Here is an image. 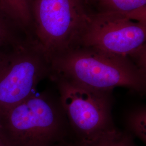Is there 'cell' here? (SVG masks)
Returning <instances> with one entry per match:
<instances>
[{
    "instance_id": "6",
    "label": "cell",
    "mask_w": 146,
    "mask_h": 146,
    "mask_svg": "<svg viewBox=\"0 0 146 146\" xmlns=\"http://www.w3.org/2000/svg\"><path fill=\"white\" fill-rule=\"evenodd\" d=\"M51 72L49 58L32 35H28L12 49L0 73V114L35 93Z\"/></svg>"
},
{
    "instance_id": "2",
    "label": "cell",
    "mask_w": 146,
    "mask_h": 146,
    "mask_svg": "<svg viewBox=\"0 0 146 146\" xmlns=\"http://www.w3.org/2000/svg\"><path fill=\"white\" fill-rule=\"evenodd\" d=\"M1 131L11 146H52L72 135L58 96L36 93L0 114Z\"/></svg>"
},
{
    "instance_id": "13",
    "label": "cell",
    "mask_w": 146,
    "mask_h": 146,
    "mask_svg": "<svg viewBox=\"0 0 146 146\" xmlns=\"http://www.w3.org/2000/svg\"><path fill=\"white\" fill-rule=\"evenodd\" d=\"M0 146H11L1 131H0Z\"/></svg>"
},
{
    "instance_id": "12",
    "label": "cell",
    "mask_w": 146,
    "mask_h": 146,
    "mask_svg": "<svg viewBox=\"0 0 146 146\" xmlns=\"http://www.w3.org/2000/svg\"><path fill=\"white\" fill-rule=\"evenodd\" d=\"M12 49L0 50V73L8 62Z\"/></svg>"
},
{
    "instance_id": "5",
    "label": "cell",
    "mask_w": 146,
    "mask_h": 146,
    "mask_svg": "<svg viewBox=\"0 0 146 146\" xmlns=\"http://www.w3.org/2000/svg\"><path fill=\"white\" fill-rule=\"evenodd\" d=\"M50 78L57 84L74 141L89 140L115 128L112 91L89 88L61 78Z\"/></svg>"
},
{
    "instance_id": "10",
    "label": "cell",
    "mask_w": 146,
    "mask_h": 146,
    "mask_svg": "<svg viewBox=\"0 0 146 146\" xmlns=\"http://www.w3.org/2000/svg\"><path fill=\"white\" fill-rule=\"evenodd\" d=\"M23 29L0 9V50L11 49L25 38L20 35Z\"/></svg>"
},
{
    "instance_id": "14",
    "label": "cell",
    "mask_w": 146,
    "mask_h": 146,
    "mask_svg": "<svg viewBox=\"0 0 146 146\" xmlns=\"http://www.w3.org/2000/svg\"><path fill=\"white\" fill-rule=\"evenodd\" d=\"M52 146H71V142H64V143H59Z\"/></svg>"
},
{
    "instance_id": "15",
    "label": "cell",
    "mask_w": 146,
    "mask_h": 146,
    "mask_svg": "<svg viewBox=\"0 0 146 146\" xmlns=\"http://www.w3.org/2000/svg\"><path fill=\"white\" fill-rule=\"evenodd\" d=\"M1 122H0V131H1Z\"/></svg>"
},
{
    "instance_id": "9",
    "label": "cell",
    "mask_w": 146,
    "mask_h": 146,
    "mask_svg": "<svg viewBox=\"0 0 146 146\" xmlns=\"http://www.w3.org/2000/svg\"><path fill=\"white\" fill-rule=\"evenodd\" d=\"M71 146H136L130 133L119 131L114 128L94 138L73 141Z\"/></svg>"
},
{
    "instance_id": "4",
    "label": "cell",
    "mask_w": 146,
    "mask_h": 146,
    "mask_svg": "<svg viewBox=\"0 0 146 146\" xmlns=\"http://www.w3.org/2000/svg\"><path fill=\"white\" fill-rule=\"evenodd\" d=\"M84 0H33V37L50 61L75 46L88 13Z\"/></svg>"
},
{
    "instance_id": "7",
    "label": "cell",
    "mask_w": 146,
    "mask_h": 146,
    "mask_svg": "<svg viewBox=\"0 0 146 146\" xmlns=\"http://www.w3.org/2000/svg\"><path fill=\"white\" fill-rule=\"evenodd\" d=\"M98 13H119L146 20V0H89Z\"/></svg>"
},
{
    "instance_id": "8",
    "label": "cell",
    "mask_w": 146,
    "mask_h": 146,
    "mask_svg": "<svg viewBox=\"0 0 146 146\" xmlns=\"http://www.w3.org/2000/svg\"><path fill=\"white\" fill-rule=\"evenodd\" d=\"M33 0H0V9L23 30L32 23Z\"/></svg>"
},
{
    "instance_id": "1",
    "label": "cell",
    "mask_w": 146,
    "mask_h": 146,
    "mask_svg": "<svg viewBox=\"0 0 146 146\" xmlns=\"http://www.w3.org/2000/svg\"><path fill=\"white\" fill-rule=\"evenodd\" d=\"M49 78L66 79L89 88L113 91L119 87L144 94L146 70L130 58L75 45L52 58Z\"/></svg>"
},
{
    "instance_id": "11",
    "label": "cell",
    "mask_w": 146,
    "mask_h": 146,
    "mask_svg": "<svg viewBox=\"0 0 146 146\" xmlns=\"http://www.w3.org/2000/svg\"><path fill=\"white\" fill-rule=\"evenodd\" d=\"M125 123L129 133L146 143V106H137L130 110L125 116Z\"/></svg>"
},
{
    "instance_id": "3",
    "label": "cell",
    "mask_w": 146,
    "mask_h": 146,
    "mask_svg": "<svg viewBox=\"0 0 146 146\" xmlns=\"http://www.w3.org/2000/svg\"><path fill=\"white\" fill-rule=\"evenodd\" d=\"M146 20L119 13L88 14L75 45L130 58L146 70Z\"/></svg>"
}]
</instances>
